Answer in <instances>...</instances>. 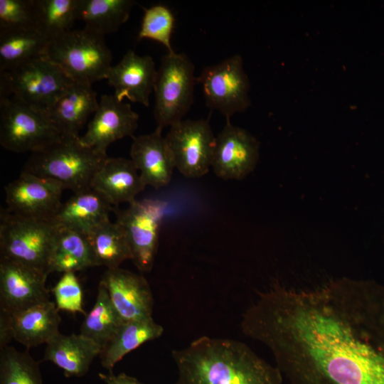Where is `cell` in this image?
Wrapping results in <instances>:
<instances>
[{
	"label": "cell",
	"mask_w": 384,
	"mask_h": 384,
	"mask_svg": "<svg viewBox=\"0 0 384 384\" xmlns=\"http://www.w3.org/2000/svg\"><path fill=\"white\" fill-rule=\"evenodd\" d=\"M286 384H384V285L343 277L313 289L276 282L242 314Z\"/></svg>",
	"instance_id": "1"
},
{
	"label": "cell",
	"mask_w": 384,
	"mask_h": 384,
	"mask_svg": "<svg viewBox=\"0 0 384 384\" xmlns=\"http://www.w3.org/2000/svg\"><path fill=\"white\" fill-rule=\"evenodd\" d=\"M171 354L175 384H283L275 365L238 340L202 336Z\"/></svg>",
	"instance_id": "2"
},
{
	"label": "cell",
	"mask_w": 384,
	"mask_h": 384,
	"mask_svg": "<svg viewBox=\"0 0 384 384\" xmlns=\"http://www.w3.org/2000/svg\"><path fill=\"white\" fill-rule=\"evenodd\" d=\"M107 157L83 145L80 137L65 136L33 152L23 171L57 181L77 193L92 188L93 178Z\"/></svg>",
	"instance_id": "3"
},
{
	"label": "cell",
	"mask_w": 384,
	"mask_h": 384,
	"mask_svg": "<svg viewBox=\"0 0 384 384\" xmlns=\"http://www.w3.org/2000/svg\"><path fill=\"white\" fill-rule=\"evenodd\" d=\"M104 37L85 28L72 29L49 40L43 56L73 82L92 85L106 79L112 66Z\"/></svg>",
	"instance_id": "4"
},
{
	"label": "cell",
	"mask_w": 384,
	"mask_h": 384,
	"mask_svg": "<svg viewBox=\"0 0 384 384\" xmlns=\"http://www.w3.org/2000/svg\"><path fill=\"white\" fill-rule=\"evenodd\" d=\"M58 229L53 220L3 211L0 220L1 257L18 262L48 276Z\"/></svg>",
	"instance_id": "5"
},
{
	"label": "cell",
	"mask_w": 384,
	"mask_h": 384,
	"mask_svg": "<svg viewBox=\"0 0 384 384\" xmlns=\"http://www.w3.org/2000/svg\"><path fill=\"white\" fill-rule=\"evenodd\" d=\"M73 81L43 56L0 72V96L46 112Z\"/></svg>",
	"instance_id": "6"
},
{
	"label": "cell",
	"mask_w": 384,
	"mask_h": 384,
	"mask_svg": "<svg viewBox=\"0 0 384 384\" xmlns=\"http://www.w3.org/2000/svg\"><path fill=\"white\" fill-rule=\"evenodd\" d=\"M65 135L46 112L10 97H0V144L14 152H35Z\"/></svg>",
	"instance_id": "7"
},
{
	"label": "cell",
	"mask_w": 384,
	"mask_h": 384,
	"mask_svg": "<svg viewBox=\"0 0 384 384\" xmlns=\"http://www.w3.org/2000/svg\"><path fill=\"white\" fill-rule=\"evenodd\" d=\"M194 65L183 53H168L161 60L154 85V116L157 128L183 120L194 100Z\"/></svg>",
	"instance_id": "8"
},
{
	"label": "cell",
	"mask_w": 384,
	"mask_h": 384,
	"mask_svg": "<svg viewBox=\"0 0 384 384\" xmlns=\"http://www.w3.org/2000/svg\"><path fill=\"white\" fill-rule=\"evenodd\" d=\"M166 209V202L157 199L135 200L124 210L114 208L115 222L125 233L132 260L142 272H150L154 265Z\"/></svg>",
	"instance_id": "9"
},
{
	"label": "cell",
	"mask_w": 384,
	"mask_h": 384,
	"mask_svg": "<svg viewBox=\"0 0 384 384\" xmlns=\"http://www.w3.org/2000/svg\"><path fill=\"white\" fill-rule=\"evenodd\" d=\"M196 81L201 86L207 106L226 119L250 106V81L239 54L204 68Z\"/></svg>",
	"instance_id": "10"
},
{
	"label": "cell",
	"mask_w": 384,
	"mask_h": 384,
	"mask_svg": "<svg viewBox=\"0 0 384 384\" xmlns=\"http://www.w3.org/2000/svg\"><path fill=\"white\" fill-rule=\"evenodd\" d=\"M175 167L184 176L198 178L212 166L216 137L206 119H186L171 126L165 137Z\"/></svg>",
	"instance_id": "11"
},
{
	"label": "cell",
	"mask_w": 384,
	"mask_h": 384,
	"mask_svg": "<svg viewBox=\"0 0 384 384\" xmlns=\"http://www.w3.org/2000/svg\"><path fill=\"white\" fill-rule=\"evenodd\" d=\"M63 186L49 178L23 171L5 187L8 211L23 217L53 220L63 203Z\"/></svg>",
	"instance_id": "12"
},
{
	"label": "cell",
	"mask_w": 384,
	"mask_h": 384,
	"mask_svg": "<svg viewBox=\"0 0 384 384\" xmlns=\"http://www.w3.org/2000/svg\"><path fill=\"white\" fill-rule=\"evenodd\" d=\"M260 144L245 129L234 126L230 119L216 136L211 168L224 180H241L255 169Z\"/></svg>",
	"instance_id": "13"
},
{
	"label": "cell",
	"mask_w": 384,
	"mask_h": 384,
	"mask_svg": "<svg viewBox=\"0 0 384 384\" xmlns=\"http://www.w3.org/2000/svg\"><path fill=\"white\" fill-rule=\"evenodd\" d=\"M139 118L129 103L119 101L114 95H102L80 142L85 146L107 154V149L112 142L126 137H133Z\"/></svg>",
	"instance_id": "14"
},
{
	"label": "cell",
	"mask_w": 384,
	"mask_h": 384,
	"mask_svg": "<svg viewBox=\"0 0 384 384\" xmlns=\"http://www.w3.org/2000/svg\"><path fill=\"white\" fill-rule=\"evenodd\" d=\"M47 275L18 262L0 259V310L8 313L49 301Z\"/></svg>",
	"instance_id": "15"
},
{
	"label": "cell",
	"mask_w": 384,
	"mask_h": 384,
	"mask_svg": "<svg viewBox=\"0 0 384 384\" xmlns=\"http://www.w3.org/2000/svg\"><path fill=\"white\" fill-rule=\"evenodd\" d=\"M100 282L124 321L152 317L153 295L142 275L117 267L107 269Z\"/></svg>",
	"instance_id": "16"
},
{
	"label": "cell",
	"mask_w": 384,
	"mask_h": 384,
	"mask_svg": "<svg viewBox=\"0 0 384 384\" xmlns=\"http://www.w3.org/2000/svg\"><path fill=\"white\" fill-rule=\"evenodd\" d=\"M156 75L157 70L151 56H141L129 50L117 65L111 66L106 79L119 101L123 102L126 97L132 102L149 107Z\"/></svg>",
	"instance_id": "17"
},
{
	"label": "cell",
	"mask_w": 384,
	"mask_h": 384,
	"mask_svg": "<svg viewBox=\"0 0 384 384\" xmlns=\"http://www.w3.org/2000/svg\"><path fill=\"white\" fill-rule=\"evenodd\" d=\"M161 129L133 137L130 156L144 185L156 189L166 186L175 167L174 159Z\"/></svg>",
	"instance_id": "18"
},
{
	"label": "cell",
	"mask_w": 384,
	"mask_h": 384,
	"mask_svg": "<svg viewBox=\"0 0 384 384\" xmlns=\"http://www.w3.org/2000/svg\"><path fill=\"white\" fill-rule=\"evenodd\" d=\"M97 93L92 85L73 82L48 107L46 112L65 135L79 137L89 117L98 108Z\"/></svg>",
	"instance_id": "19"
},
{
	"label": "cell",
	"mask_w": 384,
	"mask_h": 384,
	"mask_svg": "<svg viewBox=\"0 0 384 384\" xmlns=\"http://www.w3.org/2000/svg\"><path fill=\"white\" fill-rule=\"evenodd\" d=\"M146 186L132 159L107 157L95 174L92 188L100 192L113 206L129 204Z\"/></svg>",
	"instance_id": "20"
},
{
	"label": "cell",
	"mask_w": 384,
	"mask_h": 384,
	"mask_svg": "<svg viewBox=\"0 0 384 384\" xmlns=\"http://www.w3.org/2000/svg\"><path fill=\"white\" fill-rule=\"evenodd\" d=\"M114 206L93 188L75 193L63 203L53 221L59 226L88 235L97 225L110 220Z\"/></svg>",
	"instance_id": "21"
},
{
	"label": "cell",
	"mask_w": 384,
	"mask_h": 384,
	"mask_svg": "<svg viewBox=\"0 0 384 384\" xmlns=\"http://www.w3.org/2000/svg\"><path fill=\"white\" fill-rule=\"evenodd\" d=\"M11 317L14 339L27 348L47 343L60 333L61 319L50 300L11 313Z\"/></svg>",
	"instance_id": "22"
},
{
	"label": "cell",
	"mask_w": 384,
	"mask_h": 384,
	"mask_svg": "<svg viewBox=\"0 0 384 384\" xmlns=\"http://www.w3.org/2000/svg\"><path fill=\"white\" fill-rule=\"evenodd\" d=\"M101 351L99 346L80 334L58 333L46 343L43 361L56 365L66 377H82Z\"/></svg>",
	"instance_id": "23"
},
{
	"label": "cell",
	"mask_w": 384,
	"mask_h": 384,
	"mask_svg": "<svg viewBox=\"0 0 384 384\" xmlns=\"http://www.w3.org/2000/svg\"><path fill=\"white\" fill-rule=\"evenodd\" d=\"M164 328L153 318L124 321L116 334L102 350V366L108 371L123 357L149 341L160 337Z\"/></svg>",
	"instance_id": "24"
},
{
	"label": "cell",
	"mask_w": 384,
	"mask_h": 384,
	"mask_svg": "<svg viewBox=\"0 0 384 384\" xmlns=\"http://www.w3.org/2000/svg\"><path fill=\"white\" fill-rule=\"evenodd\" d=\"M90 267L95 262L87 235L58 225L50 272H75Z\"/></svg>",
	"instance_id": "25"
},
{
	"label": "cell",
	"mask_w": 384,
	"mask_h": 384,
	"mask_svg": "<svg viewBox=\"0 0 384 384\" xmlns=\"http://www.w3.org/2000/svg\"><path fill=\"white\" fill-rule=\"evenodd\" d=\"M133 0H78L77 21L85 28L105 36L115 32L129 18Z\"/></svg>",
	"instance_id": "26"
},
{
	"label": "cell",
	"mask_w": 384,
	"mask_h": 384,
	"mask_svg": "<svg viewBox=\"0 0 384 384\" xmlns=\"http://www.w3.org/2000/svg\"><path fill=\"white\" fill-rule=\"evenodd\" d=\"M48 41L33 27L0 31V72L42 57Z\"/></svg>",
	"instance_id": "27"
},
{
	"label": "cell",
	"mask_w": 384,
	"mask_h": 384,
	"mask_svg": "<svg viewBox=\"0 0 384 384\" xmlns=\"http://www.w3.org/2000/svg\"><path fill=\"white\" fill-rule=\"evenodd\" d=\"M95 266L107 269L119 267L127 260L132 258L129 242L121 226L110 220L94 228L87 235Z\"/></svg>",
	"instance_id": "28"
},
{
	"label": "cell",
	"mask_w": 384,
	"mask_h": 384,
	"mask_svg": "<svg viewBox=\"0 0 384 384\" xmlns=\"http://www.w3.org/2000/svg\"><path fill=\"white\" fill-rule=\"evenodd\" d=\"M124 322L111 302L107 289L100 282L95 303L85 315L80 334L92 340L102 350Z\"/></svg>",
	"instance_id": "29"
},
{
	"label": "cell",
	"mask_w": 384,
	"mask_h": 384,
	"mask_svg": "<svg viewBox=\"0 0 384 384\" xmlns=\"http://www.w3.org/2000/svg\"><path fill=\"white\" fill-rule=\"evenodd\" d=\"M78 0H33L36 28L48 40L72 30Z\"/></svg>",
	"instance_id": "30"
},
{
	"label": "cell",
	"mask_w": 384,
	"mask_h": 384,
	"mask_svg": "<svg viewBox=\"0 0 384 384\" xmlns=\"http://www.w3.org/2000/svg\"><path fill=\"white\" fill-rule=\"evenodd\" d=\"M0 384H43L38 363L27 351L6 346L0 353Z\"/></svg>",
	"instance_id": "31"
},
{
	"label": "cell",
	"mask_w": 384,
	"mask_h": 384,
	"mask_svg": "<svg viewBox=\"0 0 384 384\" xmlns=\"http://www.w3.org/2000/svg\"><path fill=\"white\" fill-rule=\"evenodd\" d=\"M175 25L171 10L163 4H156L144 9L138 40L151 39L162 44L168 53H174L171 38Z\"/></svg>",
	"instance_id": "32"
},
{
	"label": "cell",
	"mask_w": 384,
	"mask_h": 384,
	"mask_svg": "<svg viewBox=\"0 0 384 384\" xmlns=\"http://www.w3.org/2000/svg\"><path fill=\"white\" fill-rule=\"evenodd\" d=\"M59 310L86 315L83 309V293L75 272H65L52 289Z\"/></svg>",
	"instance_id": "33"
},
{
	"label": "cell",
	"mask_w": 384,
	"mask_h": 384,
	"mask_svg": "<svg viewBox=\"0 0 384 384\" xmlns=\"http://www.w3.org/2000/svg\"><path fill=\"white\" fill-rule=\"evenodd\" d=\"M35 26L33 0H0V31Z\"/></svg>",
	"instance_id": "34"
},
{
	"label": "cell",
	"mask_w": 384,
	"mask_h": 384,
	"mask_svg": "<svg viewBox=\"0 0 384 384\" xmlns=\"http://www.w3.org/2000/svg\"><path fill=\"white\" fill-rule=\"evenodd\" d=\"M14 338L11 314L0 310V348L8 346L11 340Z\"/></svg>",
	"instance_id": "35"
},
{
	"label": "cell",
	"mask_w": 384,
	"mask_h": 384,
	"mask_svg": "<svg viewBox=\"0 0 384 384\" xmlns=\"http://www.w3.org/2000/svg\"><path fill=\"white\" fill-rule=\"evenodd\" d=\"M99 378L106 384H144L136 378L124 373L114 374L112 371L98 373Z\"/></svg>",
	"instance_id": "36"
}]
</instances>
